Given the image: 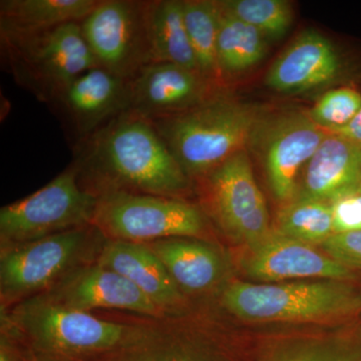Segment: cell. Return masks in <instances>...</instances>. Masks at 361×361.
<instances>
[{"mask_svg":"<svg viewBox=\"0 0 361 361\" xmlns=\"http://www.w3.org/2000/svg\"><path fill=\"white\" fill-rule=\"evenodd\" d=\"M84 141L80 167L115 184L171 198L187 190L189 176L146 116L123 111Z\"/></svg>","mask_w":361,"mask_h":361,"instance_id":"cell-1","label":"cell"},{"mask_svg":"<svg viewBox=\"0 0 361 361\" xmlns=\"http://www.w3.org/2000/svg\"><path fill=\"white\" fill-rule=\"evenodd\" d=\"M261 111L216 94L176 115L151 120L188 176H204L244 151Z\"/></svg>","mask_w":361,"mask_h":361,"instance_id":"cell-2","label":"cell"},{"mask_svg":"<svg viewBox=\"0 0 361 361\" xmlns=\"http://www.w3.org/2000/svg\"><path fill=\"white\" fill-rule=\"evenodd\" d=\"M223 303L247 322H320L361 311V293L345 281L255 284L235 281Z\"/></svg>","mask_w":361,"mask_h":361,"instance_id":"cell-3","label":"cell"},{"mask_svg":"<svg viewBox=\"0 0 361 361\" xmlns=\"http://www.w3.org/2000/svg\"><path fill=\"white\" fill-rule=\"evenodd\" d=\"M13 75L42 101H58L80 75L97 68L80 23L30 33L1 32Z\"/></svg>","mask_w":361,"mask_h":361,"instance_id":"cell-4","label":"cell"},{"mask_svg":"<svg viewBox=\"0 0 361 361\" xmlns=\"http://www.w3.org/2000/svg\"><path fill=\"white\" fill-rule=\"evenodd\" d=\"M71 168L26 198L2 207L0 236L7 243H27L94 222L99 196L78 183Z\"/></svg>","mask_w":361,"mask_h":361,"instance_id":"cell-5","label":"cell"},{"mask_svg":"<svg viewBox=\"0 0 361 361\" xmlns=\"http://www.w3.org/2000/svg\"><path fill=\"white\" fill-rule=\"evenodd\" d=\"M92 223L116 240L135 243L198 236L204 229L201 213L186 202L121 190L99 196Z\"/></svg>","mask_w":361,"mask_h":361,"instance_id":"cell-6","label":"cell"},{"mask_svg":"<svg viewBox=\"0 0 361 361\" xmlns=\"http://www.w3.org/2000/svg\"><path fill=\"white\" fill-rule=\"evenodd\" d=\"M326 135L307 111L285 110L259 116L248 147L260 159L278 201L287 204L296 198L299 176Z\"/></svg>","mask_w":361,"mask_h":361,"instance_id":"cell-7","label":"cell"},{"mask_svg":"<svg viewBox=\"0 0 361 361\" xmlns=\"http://www.w3.org/2000/svg\"><path fill=\"white\" fill-rule=\"evenodd\" d=\"M146 6L147 1L99 0L80 23L97 65L125 80L152 63Z\"/></svg>","mask_w":361,"mask_h":361,"instance_id":"cell-8","label":"cell"},{"mask_svg":"<svg viewBox=\"0 0 361 361\" xmlns=\"http://www.w3.org/2000/svg\"><path fill=\"white\" fill-rule=\"evenodd\" d=\"M202 177H207L214 217L230 236L251 249L269 234L267 205L246 149Z\"/></svg>","mask_w":361,"mask_h":361,"instance_id":"cell-9","label":"cell"},{"mask_svg":"<svg viewBox=\"0 0 361 361\" xmlns=\"http://www.w3.org/2000/svg\"><path fill=\"white\" fill-rule=\"evenodd\" d=\"M87 239L84 228L18 244L2 253V296L18 297L44 288L77 258Z\"/></svg>","mask_w":361,"mask_h":361,"instance_id":"cell-10","label":"cell"},{"mask_svg":"<svg viewBox=\"0 0 361 361\" xmlns=\"http://www.w3.org/2000/svg\"><path fill=\"white\" fill-rule=\"evenodd\" d=\"M216 85L198 71L169 63L142 66L130 80V111L149 120L176 115L215 97Z\"/></svg>","mask_w":361,"mask_h":361,"instance_id":"cell-11","label":"cell"},{"mask_svg":"<svg viewBox=\"0 0 361 361\" xmlns=\"http://www.w3.org/2000/svg\"><path fill=\"white\" fill-rule=\"evenodd\" d=\"M243 268L252 279L269 283L293 278H326L337 281L353 278L349 268L326 254L274 229L250 249Z\"/></svg>","mask_w":361,"mask_h":361,"instance_id":"cell-12","label":"cell"},{"mask_svg":"<svg viewBox=\"0 0 361 361\" xmlns=\"http://www.w3.org/2000/svg\"><path fill=\"white\" fill-rule=\"evenodd\" d=\"M341 70L336 47L317 30H304L266 73L265 84L277 94H304L334 82Z\"/></svg>","mask_w":361,"mask_h":361,"instance_id":"cell-13","label":"cell"},{"mask_svg":"<svg viewBox=\"0 0 361 361\" xmlns=\"http://www.w3.org/2000/svg\"><path fill=\"white\" fill-rule=\"evenodd\" d=\"M25 324L45 345L61 350L111 348L122 341L126 331L122 324L59 303L39 304L32 308L25 315Z\"/></svg>","mask_w":361,"mask_h":361,"instance_id":"cell-14","label":"cell"},{"mask_svg":"<svg viewBox=\"0 0 361 361\" xmlns=\"http://www.w3.org/2000/svg\"><path fill=\"white\" fill-rule=\"evenodd\" d=\"M58 102L85 140L129 111L130 80L97 66L75 78Z\"/></svg>","mask_w":361,"mask_h":361,"instance_id":"cell-15","label":"cell"},{"mask_svg":"<svg viewBox=\"0 0 361 361\" xmlns=\"http://www.w3.org/2000/svg\"><path fill=\"white\" fill-rule=\"evenodd\" d=\"M360 185L361 146L327 133L304 167L296 198L330 203Z\"/></svg>","mask_w":361,"mask_h":361,"instance_id":"cell-16","label":"cell"},{"mask_svg":"<svg viewBox=\"0 0 361 361\" xmlns=\"http://www.w3.org/2000/svg\"><path fill=\"white\" fill-rule=\"evenodd\" d=\"M130 280L157 306L180 300L178 285L160 258L144 243L115 240L104 247L99 264Z\"/></svg>","mask_w":361,"mask_h":361,"instance_id":"cell-17","label":"cell"},{"mask_svg":"<svg viewBox=\"0 0 361 361\" xmlns=\"http://www.w3.org/2000/svg\"><path fill=\"white\" fill-rule=\"evenodd\" d=\"M63 304L84 311L116 308L154 314L157 310L156 304L130 280L101 265L85 271L66 287Z\"/></svg>","mask_w":361,"mask_h":361,"instance_id":"cell-18","label":"cell"},{"mask_svg":"<svg viewBox=\"0 0 361 361\" xmlns=\"http://www.w3.org/2000/svg\"><path fill=\"white\" fill-rule=\"evenodd\" d=\"M146 23L152 63H174L200 73L185 25L183 1H147Z\"/></svg>","mask_w":361,"mask_h":361,"instance_id":"cell-19","label":"cell"},{"mask_svg":"<svg viewBox=\"0 0 361 361\" xmlns=\"http://www.w3.org/2000/svg\"><path fill=\"white\" fill-rule=\"evenodd\" d=\"M99 0H2L1 32L30 33L80 23Z\"/></svg>","mask_w":361,"mask_h":361,"instance_id":"cell-20","label":"cell"},{"mask_svg":"<svg viewBox=\"0 0 361 361\" xmlns=\"http://www.w3.org/2000/svg\"><path fill=\"white\" fill-rule=\"evenodd\" d=\"M151 245L176 283L185 290H205L220 276L219 256L204 244L168 239Z\"/></svg>","mask_w":361,"mask_h":361,"instance_id":"cell-21","label":"cell"},{"mask_svg":"<svg viewBox=\"0 0 361 361\" xmlns=\"http://www.w3.org/2000/svg\"><path fill=\"white\" fill-rule=\"evenodd\" d=\"M219 7L217 59L223 80L261 63L267 54L268 39L255 27L228 13L220 4Z\"/></svg>","mask_w":361,"mask_h":361,"instance_id":"cell-22","label":"cell"},{"mask_svg":"<svg viewBox=\"0 0 361 361\" xmlns=\"http://www.w3.org/2000/svg\"><path fill=\"white\" fill-rule=\"evenodd\" d=\"M183 9L199 71L209 82L219 85L222 80L217 59L219 4L213 0H184Z\"/></svg>","mask_w":361,"mask_h":361,"instance_id":"cell-23","label":"cell"},{"mask_svg":"<svg viewBox=\"0 0 361 361\" xmlns=\"http://www.w3.org/2000/svg\"><path fill=\"white\" fill-rule=\"evenodd\" d=\"M274 230L307 245L320 246L334 234L329 203L294 199L278 213Z\"/></svg>","mask_w":361,"mask_h":361,"instance_id":"cell-24","label":"cell"},{"mask_svg":"<svg viewBox=\"0 0 361 361\" xmlns=\"http://www.w3.org/2000/svg\"><path fill=\"white\" fill-rule=\"evenodd\" d=\"M218 4L268 40L282 39L293 23V8L286 0H220Z\"/></svg>","mask_w":361,"mask_h":361,"instance_id":"cell-25","label":"cell"},{"mask_svg":"<svg viewBox=\"0 0 361 361\" xmlns=\"http://www.w3.org/2000/svg\"><path fill=\"white\" fill-rule=\"evenodd\" d=\"M361 110V92L353 87L327 90L307 111L312 122L326 133L348 125Z\"/></svg>","mask_w":361,"mask_h":361,"instance_id":"cell-26","label":"cell"},{"mask_svg":"<svg viewBox=\"0 0 361 361\" xmlns=\"http://www.w3.org/2000/svg\"><path fill=\"white\" fill-rule=\"evenodd\" d=\"M261 361H361L355 353L325 342H291L271 348Z\"/></svg>","mask_w":361,"mask_h":361,"instance_id":"cell-27","label":"cell"},{"mask_svg":"<svg viewBox=\"0 0 361 361\" xmlns=\"http://www.w3.org/2000/svg\"><path fill=\"white\" fill-rule=\"evenodd\" d=\"M320 247L327 256L349 269L361 268V230L334 234Z\"/></svg>","mask_w":361,"mask_h":361,"instance_id":"cell-28","label":"cell"},{"mask_svg":"<svg viewBox=\"0 0 361 361\" xmlns=\"http://www.w3.org/2000/svg\"><path fill=\"white\" fill-rule=\"evenodd\" d=\"M334 234L361 230V191L360 188L329 203Z\"/></svg>","mask_w":361,"mask_h":361,"instance_id":"cell-29","label":"cell"},{"mask_svg":"<svg viewBox=\"0 0 361 361\" xmlns=\"http://www.w3.org/2000/svg\"><path fill=\"white\" fill-rule=\"evenodd\" d=\"M329 134L341 135V137H345L349 141L361 146V110L348 125L336 130V132L329 133Z\"/></svg>","mask_w":361,"mask_h":361,"instance_id":"cell-30","label":"cell"},{"mask_svg":"<svg viewBox=\"0 0 361 361\" xmlns=\"http://www.w3.org/2000/svg\"><path fill=\"white\" fill-rule=\"evenodd\" d=\"M0 361H13V358L8 355L6 349L4 348V346H2L1 351H0Z\"/></svg>","mask_w":361,"mask_h":361,"instance_id":"cell-31","label":"cell"},{"mask_svg":"<svg viewBox=\"0 0 361 361\" xmlns=\"http://www.w3.org/2000/svg\"><path fill=\"white\" fill-rule=\"evenodd\" d=\"M360 191H361V185H360Z\"/></svg>","mask_w":361,"mask_h":361,"instance_id":"cell-32","label":"cell"}]
</instances>
